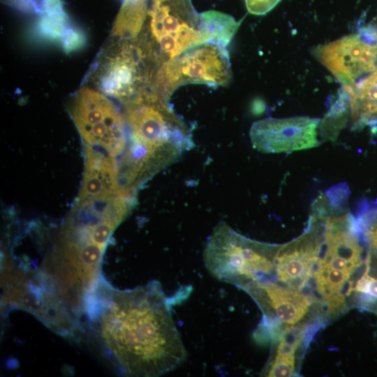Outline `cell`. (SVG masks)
Segmentation results:
<instances>
[{
  "mask_svg": "<svg viewBox=\"0 0 377 377\" xmlns=\"http://www.w3.org/2000/svg\"><path fill=\"white\" fill-rule=\"evenodd\" d=\"M84 308L100 348L121 374L159 376L186 361L170 301L158 281L125 290L98 282Z\"/></svg>",
  "mask_w": 377,
  "mask_h": 377,
  "instance_id": "1",
  "label": "cell"
},
{
  "mask_svg": "<svg viewBox=\"0 0 377 377\" xmlns=\"http://www.w3.org/2000/svg\"><path fill=\"white\" fill-rule=\"evenodd\" d=\"M274 247L249 239L227 223H219L207 242L204 262L216 279L240 288L274 271Z\"/></svg>",
  "mask_w": 377,
  "mask_h": 377,
  "instance_id": "2",
  "label": "cell"
},
{
  "mask_svg": "<svg viewBox=\"0 0 377 377\" xmlns=\"http://www.w3.org/2000/svg\"><path fill=\"white\" fill-rule=\"evenodd\" d=\"M231 75L226 47L205 42L162 64L154 77V84L158 94L166 100L178 87L185 84L226 86Z\"/></svg>",
  "mask_w": 377,
  "mask_h": 377,
  "instance_id": "3",
  "label": "cell"
},
{
  "mask_svg": "<svg viewBox=\"0 0 377 377\" xmlns=\"http://www.w3.org/2000/svg\"><path fill=\"white\" fill-rule=\"evenodd\" d=\"M149 31L163 63L205 43L200 15L191 0H151Z\"/></svg>",
  "mask_w": 377,
  "mask_h": 377,
  "instance_id": "4",
  "label": "cell"
},
{
  "mask_svg": "<svg viewBox=\"0 0 377 377\" xmlns=\"http://www.w3.org/2000/svg\"><path fill=\"white\" fill-rule=\"evenodd\" d=\"M313 54L343 86H352L375 69L377 41L361 33L350 34L318 45Z\"/></svg>",
  "mask_w": 377,
  "mask_h": 377,
  "instance_id": "5",
  "label": "cell"
},
{
  "mask_svg": "<svg viewBox=\"0 0 377 377\" xmlns=\"http://www.w3.org/2000/svg\"><path fill=\"white\" fill-rule=\"evenodd\" d=\"M320 121L309 117L267 118L256 121L249 132L252 147L267 154L289 153L318 147Z\"/></svg>",
  "mask_w": 377,
  "mask_h": 377,
  "instance_id": "6",
  "label": "cell"
},
{
  "mask_svg": "<svg viewBox=\"0 0 377 377\" xmlns=\"http://www.w3.org/2000/svg\"><path fill=\"white\" fill-rule=\"evenodd\" d=\"M309 229L295 240L276 250L274 271L279 281L300 290L314 271L320 253L323 239L309 220Z\"/></svg>",
  "mask_w": 377,
  "mask_h": 377,
  "instance_id": "7",
  "label": "cell"
},
{
  "mask_svg": "<svg viewBox=\"0 0 377 377\" xmlns=\"http://www.w3.org/2000/svg\"><path fill=\"white\" fill-rule=\"evenodd\" d=\"M242 288L260 304L265 317L273 313L286 326L299 322L311 304V298L300 290L265 279L248 283Z\"/></svg>",
  "mask_w": 377,
  "mask_h": 377,
  "instance_id": "8",
  "label": "cell"
},
{
  "mask_svg": "<svg viewBox=\"0 0 377 377\" xmlns=\"http://www.w3.org/2000/svg\"><path fill=\"white\" fill-rule=\"evenodd\" d=\"M143 53L138 47L126 45L110 63L101 81L103 89L121 98L132 95L145 79L139 65Z\"/></svg>",
  "mask_w": 377,
  "mask_h": 377,
  "instance_id": "9",
  "label": "cell"
},
{
  "mask_svg": "<svg viewBox=\"0 0 377 377\" xmlns=\"http://www.w3.org/2000/svg\"><path fill=\"white\" fill-rule=\"evenodd\" d=\"M350 95V120L359 128L377 123V66L357 84L344 86Z\"/></svg>",
  "mask_w": 377,
  "mask_h": 377,
  "instance_id": "10",
  "label": "cell"
},
{
  "mask_svg": "<svg viewBox=\"0 0 377 377\" xmlns=\"http://www.w3.org/2000/svg\"><path fill=\"white\" fill-rule=\"evenodd\" d=\"M303 329L300 326L288 325L280 334L279 342L274 359L269 365L266 376L289 377L295 371V353L300 344Z\"/></svg>",
  "mask_w": 377,
  "mask_h": 377,
  "instance_id": "11",
  "label": "cell"
},
{
  "mask_svg": "<svg viewBox=\"0 0 377 377\" xmlns=\"http://www.w3.org/2000/svg\"><path fill=\"white\" fill-rule=\"evenodd\" d=\"M199 15L205 41L223 47L229 44L242 22V19L237 21L231 15L216 10L205 11Z\"/></svg>",
  "mask_w": 377,
  "mask_h": 377,
  "instance_id": "12",
  "label": "cell"
},
{
  "mask_svg": "<svg viewBox=\"0 0 377 377\" xmlns=\"http://www.w3.org/2000/svg\"><path fill=\"white\" fill-rule=\"evenodd\" d=\"M349 118L350 119V95L346 87L343 86L337 98L320 121L318 132L321 138L325 140H336Z\"/></svg>",
  "mask_w": 377,
  "mask_h": 377,
  "instance_id": "13",
  "label": "cell"
},
{
  "mask_svg": "<svg viewBox=\"0 0 377 377\" xmlns=\"http://www.w3.org/2000/svg\"><path fill=\"white\" fill-rule=\"evenodd\" d=\"M109 193H112L109 191L101 172L96 170H86L81 191L78 195V203Z\"/></svg>",
  "mask_w": 377,
  "mask_h": 377,
  "instance_id": "14",
  "label": "cell"
},
{
  "mask_svg": "<svg viewBox=\"0 0 377 377\" xmlns=\"http://www.w3.org/2000/svg\"><path fill=\"white\" fill-rule=\"evenodd\" d=\"M370 256H368L366 270L362 276L358 279L354 290L364 293L369 296L377 297V279L368 274Z\"/></svg>",
  "mask_w": 377,
  "mask_h": 377,
  "instance_id": "15",
  "label": "cell"
},
{
  "mask_svg": "<svg viewBox=\"0 0 377 377\" xmlns=\"http://www.w3.org/2000/svg\"><path fill=\"white\" fill-rule=\"evenodd\" d=\"M248 12L255 15H263L272 10L281 0H244Z\"/></svg>",
  "mask_w": 377,
  "mask_h": 377,
  "instance_id": "16",
  "label": "cell"
},
{
  "mask_svg": "<svg viewBox=\"0 0 377 377\" xmlns=\"http://www.w3.org/2000/svg\"><path fill=\"white\" fill-rule=\"evenodd\" d=\"M368 239L371 247L377 251V213L374 219V223L368 232Z\"/></svg>",
  "mask_w": 377,
  "mask_h": 377,
  "instance_id": "17",
  "label": "cell"
},
{
  "mask_svg": "<svg viewBox=\"0 0 377 377\" xmlns=\"http://www.w3.org/2000/svg\"><path fill=\"white\" fill-rule=\"evenodd\" d=\"M362 31L369 36L372 39L377 41V20L373 24L364 27Z\"/></svg>",
  "mask_w": 377,
  "mask_h": 377,
  "instance_id": "18",
  "label": "cell"
}]
</instances>
